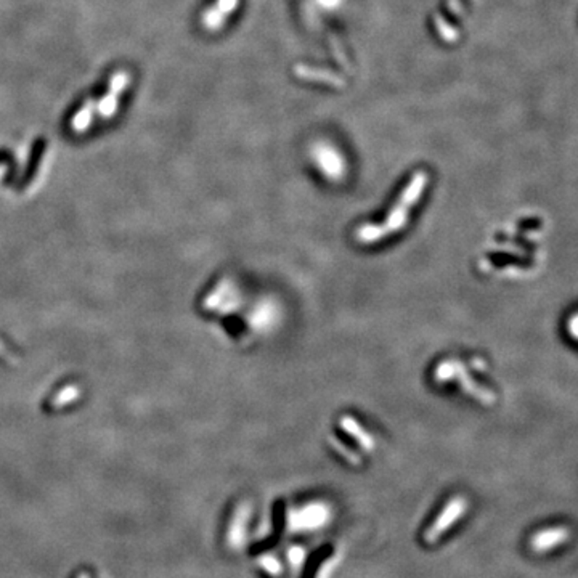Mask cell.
I'll return each mask as SVG.
<instances>
[{"label":"cell","instance_id":"7a4b0ae2","mask_svg":"<svg viewBox=\"0 0 578 578\" xmlns=\"http://www.w3.org/2000/svg\"><path fill=\"white\" fill-rule=\"evenodd\" d=\"M466 511V500L461 498V496H456L451 501L445 505L442 513L432 522V525L429 527L428 532L424 534V541L426 543L432 545L435 541H439L440 536H442L445 532H447L451 525L455 524L456 520L459 519L463 513Z\"/></svg>","mask_w":578,"mask_h":578},{"label":"cell","instance_id":"8fae6325","mask_svg":"<svg viewBox=\"0 0 578 578\" xmlns=\"http://www.w3.org/2000/svg\"><path fill=\"white\" fill-rule=\"evenodd\" d=\"M318 2H320L323 7H328V8H333V7H338L339 5V2H341V0H318Z\"/></svg>","mask_w":578,"mask_h":578},{"label":"cell","instance_id":"30bf717a","mask_svg":"<svg viewBox=\"0 0 578 578\" xmlns=\"http://www.w3.org/2000/svg\"><path fill=\"white\" fill-rule=\"evenodd\" d=\"M261 566H262V569H265L270 575H273V577L280 575L281 567L275 559H273V557H262Z\"/></svg>","mask_w":578,"mask_h":578},{"label":"cell","instance_id":"277c9868","mask_svg":"<svg viewBox=\"0 0 578 578\" xmlns=\"http://www.w3.org/2000/svg\"><path fill=\"white\" fill-rule=\"evenodd\" d=\"M238 0H219L216 7H212L209 12L204 15L202 18V24L204 28L211 29V31H216V29H220L222 24H224L225 18L230 15V12L236 8Z\"/></svg>","mask_w":578,"mask_h":578},{"label":"cell","instance_id":"9c48e42d","mask_svg":"<svg viewBox=\"0 0 578 578\" xmlns=\"http://www.w3.org/2000/svg\"><path fill=\"white\" fill-rule=\"evenodd\" d=\"M128 84H129V74L125 73V71H119V73H116L113 78H111L110 92L119 95L125 89V85H128Z\"/></svg>","mask_w":578,"mask_h":578},{"label":"cell","instance_id":"3957f363","mask_svg":"<svg viewBox=\"0 0 578 578\" xmlns=\"http://www.w3.org/2000/svg\"><path fill=\"white\" fill-rule=\"evenodd\" d=\"M313 159H315L318 169L329 179H339L344 174V159L333 146L317 145L313 150Z\"/></svg>","mask_w":578,"mask_h":578},{"label":"cell","instance_id":"5b68a950","mask_svg":"<svg viewBox=\"0 0 578 578\" xmlns=\"http://www.w3.org/2000/svg\"><path fill=\"white\" fill-rule=\"evenodd\" d=\"M339 426H341L342 430H346V432L351 434L352 437L357 440V442L367 451H371L374 448V440L371 435L365 432V429L353 418L342 417L341 421H339Z\"/></svg>","mask_w":578,"mask_h":578},{"label":"cell","instance_id":"ba28073f","mask_svg":"<svg viewBox=\"0 0 578 578\" xmlns=\"http://www.w3.org/2000/svg\"><path fill=\"white\" fill-rule=\"evenodd\" d=\"M118 96L119 95L110 92L103 100H100V103H98V106H96V110H98L101 118H110V116L114 113L116 108H118Z\"/></svg>","mask_w":578,"mask_h":578},{"label":"cell","instance_id":"8992f818","mask_svg":"<svg viewBox=\"0 0 578 578\" xmlns=\"http://www.w3.org/2000/svg\"><path fill=\"white\" fill-rule=\"evenodd\" d=\"M275 308L261 307L259 310L254 312V315H252V324H254L256 328H268L275 322Z\"/></svg>","mask_w":578,"mask_h":578},{"label":"cell","instance_id":"6da1fadb","mask_svg":"<svg viewBox=\"0 0 578 578\" xmlns=\"http://www.w3.org/2000/svg\"><path fill=\"white\" fill-rule=\"evenodd\" d=\"M428 174L423 170H418L417 174L410 179L408 185L405 186L403 191L400 193L397 201L394 202L392 209L384 217L381 224H363L362 227L355 228V241L360 243V245H371V243L381 241L384 238L392 236L394 233H399L402 230V228L408 224L410 212L413 211V207L417 206V202L421 200V196H423V191L426 190V186H428Z\"/></svg>","mask_w":578,"mask_h":578},{"label":"cell","instance_id":"52a82bcc","mask_svg":"<svg viewBox=\"0 0 578 578\" xmlns=\"http://www.w3.org/2000/svg\"><path fill=\"white\" fill-rule=\"evenodd\" d=\"M90 121H92V101H87V105L73 119V128L76 132H82L90 124Z\"/></svg>","mask_w":578,"mask_h":578}]
</instances>
